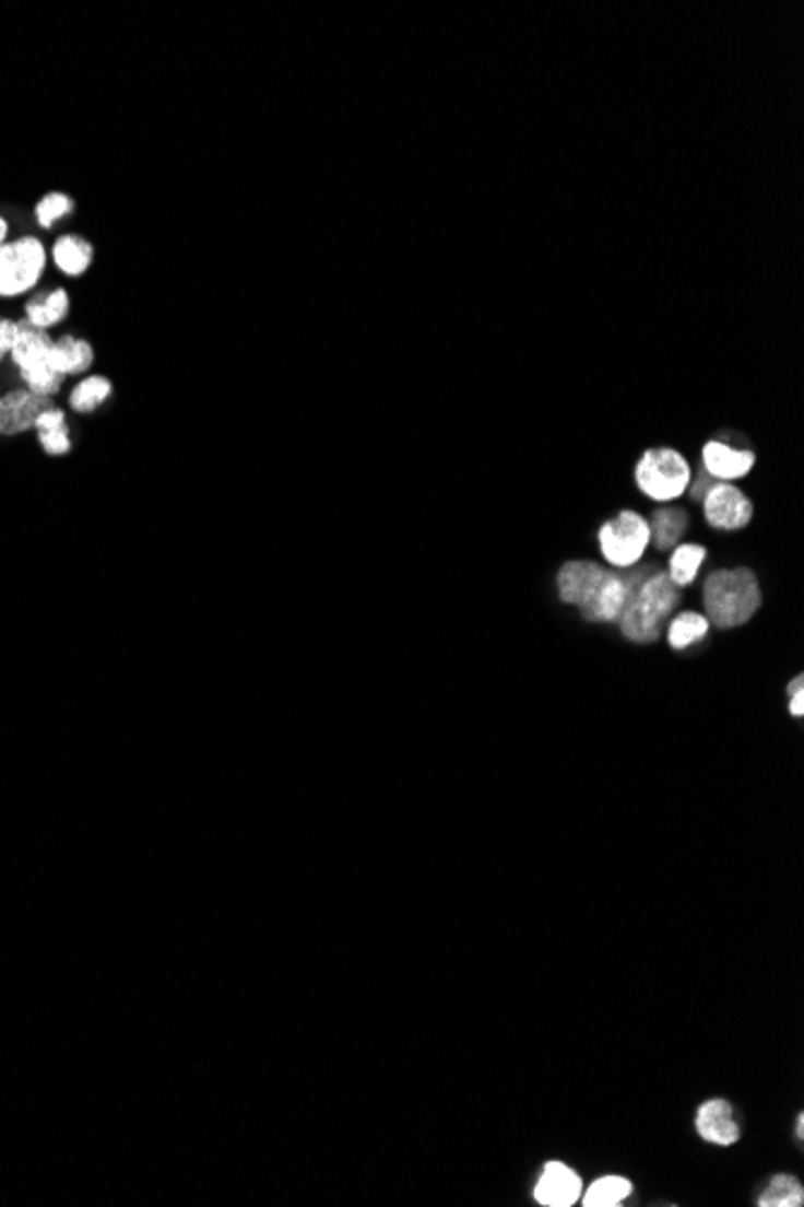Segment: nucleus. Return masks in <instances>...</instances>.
<instances>
[{
    "mask_svg": "<svg viewBox=\"0 0 804 1207\" xmlns=\"http://www.w3.org/2000/svg\"><path fill=\"white\" fill-rule=\"evenodd\" d=\"M46 268V248L37 236L0 246V297H20L37 288Z\"/></svg>",
    "mask_w": 804,
    "mask_h": 1207,
    "instance_id": "0eeeda50",
    "label": "nucleus"
},
{
    "mask_svg": "<svg viewBox=\"0 0 804 1207\" xmlns=\"http://www.w3.org/2000/svg\"><path fill=\"white\" fill-rule=\"evenodd\" d=\"M605 566H600L593 560H571L564 562L557 574V590L559 598L566 606L581 608L595 594L602 576H605Z\"/></svg>",
    "mask_w": 804,
    "mask_h": 1207,
    "instance_id": "9b49d317",
    "label": "nucleus"
},
{
    "mask_svg": "<svg viewBox=\"0 0 804 1207\" xmlns=\"http://www.w3.org/2000/svg\"><path fill=\"white\" fill-rule=\"evenodd\" d=\"M5 236H8V222L0 218V246L5 244Z\"/></svg>",
    "mask_w": 804,
    "mask_h": 1207,
    "instance_id": "cd10ccee",
    "label": "nucleus"
},
{
    "mask_svg": "<svg viewBox=\"0 0 804 1207\" xmlns=\"http://www.w3.org/2000/svg\"><path fill=\"white\" fill-rule=\"evenodd\" d=\"M708 630H711V622H708L706 614H701V612H682V614H677L675 620L670 622L667 642L675 651H682V648H687L696 642H701V638L708 634Z\"/></svg>",
    "mask_w": 804,
    "mask_h": 1207,
    "instance_id": "412c9836",
    "label": "nucleus"
},
{
    "mask_svg": "<svg viewBox=\"0 0 804 1207\" xmlns=\"http://www.w3.org/2000/svg\"><path fill=\"white\" fill-rule=\"evenodd\" d=\"M73 210H75V203H73V198H70V196H66V194H46L37 203V208H34V215H37V222L42 224L44 230H51L58 220L70 215Z\"/></svg>",
    "mask_w": 804,
    "mask_h": 1207,
    "instance_id": "b1692460",
    "label": "nucleus"
},
{
    "mask_svg": "<svg viewBox=\"0 0 804 1207\" xmlns=\"http://www.w3.org/2000/svg\"><path fill=\"white\" fill-rule=\"evenodd\" d=\"M68 312H70V300L63 288H58L54 292L34 294V297L25 304L27 321L34 328H42V330H49L61 324L68 316Z\"/></svg>",
    "mask_w": 804,
    "mask_h": 1207,
    "instance_id": "f3484780",
    "label": "nucleus"
},
{
    "mask_svg": "<svg viewBox=\"0 0 804 1207\" xmlns=\"http://www.w3.org/2000/svg\"><path fill=\"white\" fill-rule=\"evenodd\" d=\"M15 338H17V321H10V318L0 316V362H3L5 358H10V350H13V345H15Z\"/></svg>",
    "mask_w": 804,
    "mask_h": 1207,
    "instance_id": "393cba45",
    "label": "nucleus"
},
{
    "mask_svg": "<svg viewBox=\"0 0 804 1207\" xmlns=\"http://www.w3.org/2000/svg\"><path fill=\"white\" fill-rule=\"evenodd\" d=\"M581 1198V1179L561 1162H549L535 1186V1200L547 1207H571Z\"/></svg>",
    "mask_w": 804,
    "mask_h": 1207,
    "instance_id": "f8f14e48",
    "label": "nucleus"
},
{
    "mask_svg": "<svg viewBox=\"0 0 804 1207\" xmlns=\"http://www.w3.org/2000/svg\"><path fill=\"white\" fill-rule=\"evenodd\" d=\"M679 590L682 588L672 584L667 572L658 570L655 574H650L631 600L626 602L622 618L617 620L622 634L634 644L658 642L662 622L679 606Z\"/></svg>",
    "mask_w": 804,
    "mask_h": 1207,
    "instance_id": "f03ea898",
    "label": "nucleus"
},
{
    "mask_svg": "<svg viewBox=\"0 0 804 1207\" xmlns=\"http://www.w3.org/2000/svg\"><path fill=\"white\" fill-rule=\"evenodd\" d=\"M51 348L54 338L49 336V330L34 328L27 318L25 321H17V338L13 350H10V360L20 370V378L25 382V388L44 398H54L66 382V376L58 374L49 362Z\"/></svg>",
    "mask_w": 804,
    "mask_h": 1207,
    "instance_id": "20e7f679",
    "label": "nucleus"
},
{
    "mask_svg": "<svg viewBox=\"0 0 804 1207\" xmlns=\"http://www.w3.org/2000/svg\"><path fill=\"white\" fill-rule=\"evenodd\" d=\"M114 396V384L109 382L106 376H87L82 378V382L70 390V408H73L75 412H94L97 408H102L106 400H109Z\"/></svg>",
    "mask_w": 804,
    "mask_h": 1207,
    "instance_id": "aec40b11",
    "label": "nucleus"
},
{
    "mask_svg": "<svg viewBox=\"0 0 804 1207\" xmlns=\"http://www.w3.org/2000/svg\"><path fill=\"white\" fill-rule=\"evenodd\" d=\"M34 432L42 448L49 456H66L73 448V440H70V427L66 422V412L61 408H49L34 422Z\"/></svg>",
    "mask_w": 804,
    "mask_h": 1207,
    "instance_id": "dca6fc26",
    "label": "nucleus"
},
{
    "mask_svg": "<svg viewBox=\"0 0 804 1207\" xmlns=\"http://www.w3.org/2000/svg\"><path fill=\"white\" fill-rule=\"evenodd\" d=\"M788 694H790V712H792V716L800 718L804 714V682H802V676H797L795 680L788 684Z\"/></svg>",
    "mask_w": 804,
    "mask_h": 1207,
    "instance_id": "bb28decb",
    "label": "nucleus"
},
{
    "mask_svg": "<svg viewBox=\"0 0 804 1207\" xmlns=\"http://www.w3.org/2000/svg\"><path fill=\"white\" fill-rule=\"evenodd\" d=\"M658 572V564L629 566V570H607L602 576L595 594L590 596L586 606H581L583 620L588 622H617L641 584L650 574Z\"/></svg>",
    "mask_w": 804,
    "mask_h": 1207,
    "instance_id": "423d86ee",
    "label": "nucleus"
},
{
    "mask_svg": "<svg viewBox=\"0 0 804 1207\" xmlns=\"http://www.w3.org/2000/svg\"><path fill=\"white\" fill-rule=\"evenodd\" d=\"M696 1130H699L706 1142L713 1145H735L740 1140V1126L735 1118V1109H732L723 1099H713L706 1102L699 1114H696Z\"/></svg>",
    "mask_w": 804,
    "mask_h": 1207,
    "instance_id": "ddd939ff",
    "label": "nucleus"
},
{
    "mask_svg": "<svg viewBox=\"0 0 804 1207\" xmlns=\"http://www.w3.org/2000/svg\"><path fill=\"white\" fill-rule=\"evenodd\" d=\"M706 558H708L706 546H699V542H679V546L672 550L670 564H667V576L672 578V584L679 588L694 584Z\"/></svg>",
    "mask_w": 804,
    "mask_h": 1207,
    "instance_id": "6ab92c4d",
    "label": "nucleus"
},
{
    "mask_svg": "<svg viewBox=\"0 0 804 1207\" xmlns=\"http://www.w3.org/2000/svg\"><path fill=\"white\" fill-rule=\"evenodd\" d=\"M648 526H650V542H653L660 552H667V550H675L682 542L684 532L689 528V516L684 508L675 504H660L655 512L650 514Z\"/></svg>",
    "mask_w": 804,
    "mask_h": 1207,
    "instance_id": "4468645a",
    "label": "nucleus"
},
{
    "mask_svg": "<svg viewBox=\"0 0 804 1207\" xmlns=\"http://www.w3.org/2000/svg\"><path fill=\"white\" fill-rule=\"evenodd\" d=\"M706 618L718 630L747 624L761 608L759 578L749 566L716 570L704 584Z\"/></svg>",
    "mask_w": 804,
    "mask_h": 1207,
    "instance_id": "f257e3e1",
    "label": "nucleus"
},
{
    "mask_svg": "<svg viewBox=\"0 0 804 1207\" xmlns=\"http://www.w3.org/2000/svg\"><path fill=\"white\" fill-rule=\"evenodd\" d=\"M54 260L66 276L80 278L82 273H87V268L92 266L94 248L87 239H82V236L66 234L54 244Z\"/></svg>",
    "mask_w": 804,
    "mask_h": 1207,
    "instance_id": "a211bd4d",
    "label": "nucleus"
},
{
    "mask_svg": "<svg viewBox=\"0 0 804 1207\" xmlns=\"http://www.w3.org/2000/svg\"><path fill=\"white\" fill-rule=\"evenodd\" d=\"M706 524L716 530H742L752 524L754 504L735 482H716L704 496Z\"/></svg>",
    "mask_w": 804,
    "mask_h": 1207,
    "instance_id": "6e6552de",
    "label": "nucleus"
},
{
    "mask_svg": "<svg viewBox=\"0 0 804 1207\" xmlns=\"http://www.w3.org/2000/svg\"><path fill=\"white\" fill-rule=\"evenodd\" d=\"M51 408V398L32 394L29 388H15L0 396V434L15 436L34 430V422Z\"/></svg>",
    "mask_w": 804,
    "mask_h": 1207,
    "instance_id": "9d476101",
    "label": "nucleus"
},
{
    "mask_svg": "<svg viewBox=\"0 0 804 1207\" xmlns=\"http://www.w3.org/2000/svg\"><path fill=\"white\" fill-rule=\"evenodd\" d=\"M694 470L682 452L670 446H655L643 452L634 466L636 490L655 504H672L687 494Z\"/></svg>",
    "mask_w": 804,
    "mask_h": 1207,
    "instance_id": "7ed1b4c3",
    "label": "nucleus"
},
{
    "mask_svg": "<svg viewBox=\"0 0 804 1207\" xmlns=\"http://www.w3.org/2000/svg\"><path fill=\"white\" fill-rule=\"evenodd\" d=\"M631 1183L622 1176H602L588 1188L586 1207H617L631 1195Z\"/></svg>",
    "mask_w": 804,
    "mask_h": 1207,
    "instance_id": "4be33fe9",
    "label": "nucleus"
},
{
    "mask_svg": "<svg viewBox=\"0 0 804 1207\" xmlns=\"http://www.w3.org/2000/svg\"><path fill=\"white\" fill-rule=\"evenodd\" d=\"M804 1203V1191L795 1176H776L761 1193V1207H800Z\"/></svg>",
    "mask_w": 804,
    "mask_h": 1207,
    "instance_id": "5701e85b",
    "label": "nucleus"
},
{
    "mask_svg": "<svg viewBox=\"0 0 804 1207\" xmlns=\"http://www.w3.org/2000/svg\"><path fill=\"white\" fill-rule=\"evenodd\" d=\"M802 1126H804V1118L800 1116V1118H797V1135H800V1138H802V1130H804Z\"/></svg>",
    "mask_w": 804,
    "mask_h": 1207,
    "instance_id": "c85d7f7f",
    "label": "nucleus"
},
{
    "mask_svg": "<svg viewBox=\"0 0 804 1207\" xmlns=\"http://www.w3.org/2000/svg\"><path fill=\"white\" fill-rule=\"evenodd\" d=\"M598 546L612 570H629L650 548V526L643 514L622 508L598 528Z\"/></svg>",
    "mask_w": 804,
    "mask_h": 1207,
    "instance_id": "39448f33",
    "label": "nucleus"
},
{
    "mask_svg": "<svg viewBox=\"0 0 804 1207\" xmlns=\"http://www.w3.org/2000/svg\"><path fill=\"white\" fill-rule=\"evenodd\" d=\"M713 484H716V480H713L711 476H708V472H706V470H699V476H696V478H691L687 494L691 496V500H696V502H704V496H706V492H708V490H711V488H713Z\"/></svg>",
    "mask_w": 804,
    "mask_h": 1207,
    "instance_id": "a878e982",
    "label": "nucleus"
},
{
    "mask_svg": "<svg viewBox=\"0 0 804 1207\" xmlns=\"http://www.w3.org/2000/svg\"><path fill=\"white\" fill-rule=\"evenodd\" d=\"M49 362L61 376L85 374L92 366V362H94V348L90 345L87 340H82V338L63 336V338L54 340Z\"/></svg>",
    "mask_w": 804,
    "mask_h": 1207,
    "instance_id": "2eb2a0df",
    "label": "nucleus"
},
{
    "mask_svg": "<svg viewBox=\"0 0 804 1207\" xmlns=\"http://www.w3.org/2000/svg\"><path fill=\"white\" fill-rule=\"evenodd\" d=\"M701 464L716 482H737L747 478L756 466V454L749 446H735L725 440H711L701 448Z\"/></svg>",
    "mask_w": 804,
    "mask_h": 1207,
    "instance_id": "1a4fd4ad",
    "label": "nucleus"
}]
</instances>
